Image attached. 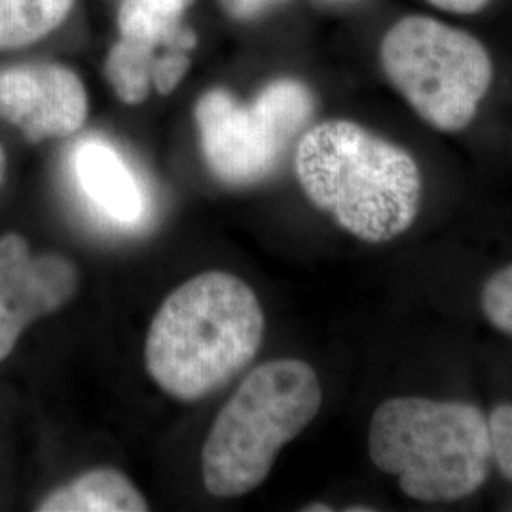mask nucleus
<instances>
[{
    "mask_svg": "<svg viewBox=\"0 0 512 512\" xmlns=\"http://www.w3.org/2000/svg\"><path fill=\"white\" fill-rule=\"evenodd\" d=\"M294 167L308 200L366 243L399 238L418 219L423 183L416 160L355 122L308 129Z\"/></svg>",
    "mask_w": 512,
    "mask_h": 512,
    "instance_id": "1",
    "label": "nucleus"
},
{
    "mask_svg": "<svg viewBox=\"0 0 512 512\" xmlns=\"http://www.w3.org/2000/svg\"><path fill=\"white\" fill-rule=\"evenodd\" d=\"M264 313L239 277L207 272L188 279L156 311L148 329V374L167 395L200 401L255 359Z\"/></svg>",
    "mask_w": 512,
    "mask_h": 512,
    "instance_id": "2",
    "label": "nucleus"
},
{
    "mask_svg": "<svg viewBox=\"0 0 512 512\" xmlns=\"http://www.w3.org/2000/svg\"><path fill=\"white\" fill-rule=\"evenodd\" d=\"M368 454L404 494L450 503L475 494L492 467L488 418L475 404L395 397L370 420Z\"/></svg>",
    "mask_w": 512,
    "mask_h": 512,
    "instance_id": "3",
    "label": "nucleus"
},
{
    "mask_svg": "<svg viewBox=\"0 0 512 512\" xmlns=\"http://www.w3.org/2000/svg\"><path fill=\"white\" fill-rule=\"evenodd\" d=\"M321 403L323 389L308 363L277 359L256 366L205 439V490L215 497L253 492L270 475L279 452L315 420Z\"/></svg>",
    "mask_w": 512,
    "mask_h": 512,
    "instance_id": "4",
    "label": "nucleus"
},
{
    "mask_svg": "<svg viewBox=\"0 0 512 512\" xmlns=\"http://www.w3.org/2000/svg\"><path fill=\"white\" fill-rule=\"evenodd\" d=\"M387 80L429 126L467 128L494 80L488 50L473 35L439 19L408 16L382 40Z\"/></svg>",
    "mask_w": 512,
    "mask_h": 512,
    "instance_id": "5",
    "label": "nucleus"
},
{
    "mask_svg": "<svg viewBox=\"0 0 512 512\" xmlns=\"http://www.w3.org/2000/svg\"><path fill=\"white\" fill-rule=\"evenodd\" d=\"M313 114V95L296 80H275L251 103L226 90L203 93L194 118L203 158L228 186H253L268 179Z\"/></svg>",
    "mask_w": 512,
    "mask_h": 512,
    "instance_id": "6",
    "label": "nucleus"
},
{
    "mask_svg": "<svg viewBox=\"0 0 512 512\" xmlns=\"http://www.w3.org/2000/svg\"><path fill=\"white\" fill-rule=\"evenodd\" d=\"M78 289L73 262L59 255H31L16 234L0 238V361L33 321L63 308Z\"/></svg>",
    "mask_w": 512,
    "mask_h": 512,
    "instance_id": "7",
    "label": "nucleus"
},
{
    "mask_svg": "<svg viewBox=\"0 0 512 512\" xmlns=\"http://www.w3.org/2000/svg\"><path fill=\"white\" fill-rule=\"evenodd\" d=\"M0 118L35 143L71 137L88 120V93L63 65L8 67L0 71Z\"/></svg>",
    "mask_w": 512,
    "mask_h": 512,
    "instance_id": "8",
    "label": "nucleus"
},
{
    "mask_svg": "<svg viewBox=\"0 0 512 512\" xmlns=\"http://www.w3.org/2000/svg\"><path fill=\"white\" fill-rule=\"evenodd\" d=\"M71 173L90 215L118 232L145 230L152 203L141 177L103 137L80 139L71 154Z\"/></svg>",
    "mask_w": 512,
    "mask_h": 512,
    "instance_id": "9",
    "label": "nucleus"
},
{
    "mask_svg": "<svg viewBox=\"0 0 512 512\" xmlns=\"http://www.w3.org/2000/svg\"><path fill=\"white\" fill-rule=\"evenodd\" d=\"M42 512H143L147 499L116 469H95L48 495Z\"/></svg>",
    "mask_w": 512,
    "mask_h": 512,
    "instance_id": "10",
    "label": "nucleus"
},
{
    "mask_svg": "<svg viewBox=\"0 0 512 512\" xmlns=\"http://www.w3.org/2000/svg\"><path fill=\"white\" fill-rule=\"evenodd\" d=\"M74 0H0V52L52 35L73 12Z\"/></svg>",
    "mask_w": 512,
    "mask_h": 512,
    "instance_id": "11",
    "label": "nucleus"
},
{
    "mask_svg": "<svg viewBox=\"0 0 512 512\" xmlns=\"http://www.w3.org/2000/svg\"><path fill=\"white\" fill-rule=\"evenodd\" d=\"M156 48L120 37L105 59V76L118 99L126 105H141L152 88Z\"/></svg>",
    "mask_w": 512,
    "mask_h": 512,
    "instance_id": "12",
    "label": "nucleus"
},
{
    "mask_svg": "<svg viewBox=\"0 0 512 512\" xmlns=\"http://www.w3.org/2000/svg\"><path fill=\"white\" fill-rule=\"evenodd\" d=\"M480 308L492 327L512 338V264L501 268L484 283Z\"/></svg>",
    "mask_w": 512,
    "mask_h": 512,
    "instance_id": "13",
    "label": "nucleus"
},
{
    "mask_svg": "<svg viewBox=\"0 0 512 512\" xmlns=\"http://www.w3.org/2000/svg\"><path fill=\"white\" fill-rule=\"evenodd\" d=\"M492 458L501 475L512 480V403L495 406L488 418Z\"/></svg>",
    "mask_w": 512,
    "mask_h": 512,
    "instance_id": "14",
    "label": "nucleus"
},
{
    "mask_svg": "<svg viewBox=\"0 0 512 512\" xmlns=\"http://www.w3.org/2000/svg\"><path fill=\"white\" fill-rule=\"evenodd\" d=\"M190 69V55L184 50H167L164 55L156 57L152 67V86L156 92L167 95L183 82Z\"/></svg>",
    "mask_w": 512,
    "mask_h": 512,
    "instance_id": "15",
    "label": "nucleus"
},
{
    "mask_svg": "<svg viewBox=\"0 0 512 512\" xmlns=\"http://www.w3.org/2000/svg\"><path fill=\"white\" fill-rule=\"evenodd\" d=\"M285 0H219V6L226 16L236 21H251L274 10Z\"/></svg>",
    "mask_w": 512,
    "mask_h": 512,
    "instance_id": "16",
    "label": "nucleus"
},
{
    "mask_svg": "<svg viewBox=\"0 0 512 512\" xmlns=\"http://www.w3.org/2000/svg\"><path fill=\"white\" fill-rule=\"evenodd\" d=\"M429 2L444 12H454V14H475L488 4V0H429Z\"/></svg>",
    "mask_w": 512,
    "mask_h": 512,
    "instance_id": "17",
    "label": "nucleus"
},
{
    "mask_svg": "<svg viewBox=\"0 0 512 512\" xmlns=\"http://www.w3.org/2000/svg\"><path fill=\"white\" fill-rule=\"evenodd\" d=\"M165 2H169V4H173L175 8H179V10H186L190 4H192V0H165Z\"/></svg>",
    "mask_w": 512,
    "mask_h": 512,
    "instance_id": "18",
    "label": "nucleus"
},
{
    "mask_svg": "<svg viewBox=\"0 0 512 512\" xmlns=\"http://www.w3.org/2000/svg\"><path fill=\"white\" fill-rule=\"evenodd\" d=\"M4 173H6V154H4V148L0 147V184L4 179Z\"/></svg>",
    "mask_w": 512,
    "mask_h": 512,
    "instance_id": "19",
    "label": "nucleus"
},
{
    "mask_svg": "<svg viewBox=\"0 0 512 512\" xmlns=\"http://www.w3.org/2000/svg\"><path fill=\"white\" fill-rule=\"evenodd\" d=\"M304 511L308 512H315V511H332L330 507H327V505H311V507H306Z\"/></svg>",
    "mask_w": 512,
    "mask_h": 512,
    "instance_id": "20",
    "label": "nucleus"
}]
</instances>
